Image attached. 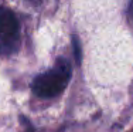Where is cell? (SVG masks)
<instances>
[{"mask_svg": "<svg viewBox=\"0 0 133 132\" xmlns=\"http://www.w3.org/2000/svg\"><path fill=\"white\" fill-rule=\"evenodd\" d=\"M71 78V64L68 60L59 58L52 70L37 75L33 81V91L40 98H52L65 90Z\"/></svg>", "mask_w": 133, "mask_h": 132, "instance_id": "1", "label": "cell"}, {"mask_svg": "<svg viewBox=\"0 0 133 132\" xmlns=\"http://www.w3.org/2000/svg\"><path fill=\"white\" fill-rule=\"evenodd\" d=\"M18 37V20L11 10L6 7H0V51L3 48L13 51L14 43Z\"/></svg>", "mask_w": 133, "mask_h": 132, "instance_id": "2", "label": "cell"}, {"mask_svg": "<svg viewBox=\"0 0 133 132\" xmlns=\"http://www.w3.org/2000/svg\"><path fill=\"white\" fill-rule=\"evenodd\" d=\"M130 14H132V17H133V0L130 2Z\"/></svg>", "mask_w": 133, "mask_h": 132, "instance_id": "3", "label": "cell"}]
</instances>
